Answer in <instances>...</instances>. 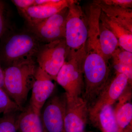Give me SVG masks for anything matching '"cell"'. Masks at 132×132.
Returning <instances> with one entry per match:
<instances>
[{
    "mask_svg": "<svg viewBox=\"0 0 132 132\" xmlns=\"http://www.w3.org/2000/svg\"><path fill=\"white\" fill-rule=\"evenodd\" d=\"M37 67L31 59L14 62L4 69V90L21 111L32 87Z\"/></svg>",
    "mask_w": 132,
    "mask_h": 132,
    "instance_id": "obj_1",
    "label": "cell"
},
{
    "mask_svg": "<svg viewBox=\"0 0 132 132\" xmlns=\"http://www.w3.org/2000/svg\"><path fill=\"white\" fill-rule=\"evenodd\" d=\"M84 89L82 96L89 108L94 104L109 81L108 61L100 52L86 51L82 64Z\"/></svg>",
    "mask_w": 132,
    "mask_h": 132,
    "instance_id": "obj_2",
    "label": "cell"
},
{
    "mask_svg": "<svg viewBox=\"0 0 132 132\" xmlns=\"http://www.w3.org/2000/svg\"><path fill=\"white\" fill-rule=\"evenodd\" d=\"M88 35L87 15L76 1H70L66 18L67 57L86 53Z\"/></svg>",
    "mask_w": 132,
    "mask_h": 132,
    "instance_id": "obj_3",
    "label": "cell"
},
{
    "mask_svg": "<svg viewBox=\"0 0 132 132\" xmlns=\"http://www.w3.org/2000/svg\"><path fill=\"white\" fill-rule=\"evenodd\" d=\"M42 43L30 30L15 33L3 41L0 48V61L7 66L35 57Z\"/></svg>",
    "mask_w": 132,
    "mask_h": 132,
    "instance_id": "obj_4",
    "label": "cell"
},
{
    "mask_svg": "<svg viewBox=\"0 0 132 132\" xmlns=\"http://www.w3.org/2000/svg\"><path fill=\"white\" fill-rule=\"evenodd\" d=\"M86 54L67 57L56 81L64 88L67 98L81 97L84 89L82 64Z\"/></svg>",
    "mask_w": 132,
    "mask_h": 132,
    "instance_id": "obj_5",
    "label": "cell"
},
{
    "mask_svg": "<svg viewBox=\"0 0 132 132\" xmlns=\"http://www.w3.org/2000/svg\"><path fill=\"white\" fill-rule=\"evenodd\" d=\"M67 54L65 41L61 39L42 45L35 57L38 67L55 81L65 61Z\"/></svg>",
    "mask_w": 132,
    "mask_h": 132,
    "instance_id": "obj_6",
    "label": "cell"
},
{
    "mask_svg": "<svg viewBox=\"0 0 132 132\" xmlns=\"http://www.w3.org/2000/svg\"><path fill=\"white\" fill-rule=\"evenodd\" d=\"M67 96L52 94L48 99L40 112V117L46 132H65L64 119Z\"/></svg>",
    "mask_w": 132,
    "mask_h": 132,
    "instance_id": "obj_7",
    "label": "cell"
},
{
    "mask_svg": "<svg viewBox=\"0 0 132 132\" xmlns=\"http://www.w3.org/2000/svg\"><path fill=\"white\" fill-rule=\"evenodd\" d=\"M68 12V7L39 23L29 26V30L42 43L65 39Z\"/></svg>",
    "mask_w": 132,
    "mask_h": 132,
    "instance_id": "obj_8",
    "label": "cell"
},
{
    "mask_svg": "<svg viewBox=\"0 0 132 132\" xmlns=\"http://www.w3.org/2000/svg\"><path fill=\"white\" fill-rule=\"evenodd\" d=\"M131 85L126 76L123 74L116 73L115 76L109 80L94 104L89 108L88 119L93 117L106 105H113Z\"/></svg>",
    "mask_w": 132,
    "mask_h": 132,
    "instance_id": "obj_9",
    "label": "cell"
},
{
    "mask_svg": "<svg viewBox=\"0 0 132 132\" xmlns=\"http://www.w3.org/2000/svg\"><path fill=\"white\" fill-rule=\"evenodd\" d=\"M88 113L89 106L81 96L73 99L67 97L64 119L65 132H85Z\"/></svg>",
    "mask_w": 132,
    "mask_h": 132,
    "instance_id": "obj_10",
    "label": "cell"
},
{
    "mask_svg": "<svg viewBox=\"0 0 132 132\" xmlns=\"http://www.w3.org/2000/svg\"><path fill=\"white\" fill-rule=\"evenodd\" d=\"M55 85L53 79L46 72L38 67L32 88L29 105L38 115L48 99L54 91Z\"/></svg>",
    "mask_w": 132,
    "mask_h": 132,
    "instance_id": "obj_11",
    "label": "cell"
},
{
    "mask_svg": "<svg viewBox=\"0 0 132 132\" xmlns=\"http://www.w3.org/2000/svg\"><path fill=\"white\" fill-rule=\"evenodd\" d=\"M70 1L51 0L46 5L32 6L21 11L26 19L29 26L39 23L49 18L66 7Z\"/></svg>",
    "mask_w": 132,
    "mask_h": 132,
    "instance_id": "obj_12",
    "label": "cell"
},
{
    "mask_svg": "<svg viewBox=\"0 0 132 132\" xmlns=\"http://www.w3.org/2000/svg\"><path fill=\"white\" fill-rule=\"evenodd\" d=\"M127 89L114 108L116 118L121 132H132V104L130 102L131 95Z\"/></svg>",
    "mask_w": 132,
    "mask_h": 132,
    "instance_id": "obj_13",
    "label": "cell"
},
{
    "mask_svg": "<svg viewBox=\"0 0 132 132\" xmlns=\"http://www.w3.org/2000/svg\"><path fill=\"white\" fill-rule=\"evenodd\" d=\"M89 120L102 132H121L116 121L113 105L104 106Z\"/></svg>",
    "mask_w": 132,
    "mask_h": 132,
    "instance_id": "obj_14",
    "label": "cell"
},
{
    "mask_svg": "<svg viewBox=\"0 0 132 132\" xmlns=\"http://www.w3.org/2000/svg\"><path fill=\"white\" fill-rule=\"evenodd\" d=\"M21 112L16 119L17 131L20 132H46L40 115L35 112L29 105Z\"/></svg>",
    "mask_w": 132,
    "mask_h": 132,
    "instance_id": "obj_15",
    "label": "cell"
},
{
    "mask_svg": "<svg viewBox=\"0 0 132 132\" xmlns=\"http://www.w3.org/2000/svg\"><path fill=\"white\" fill-rule=\"evenodd\" d=\"M100 8L94 2L90 6L87 16L88 35L86 49L94 50L100 53L99 45V24L101 13Z\"/></svg>",
    "mask_w": 132,
    "mask_h": 132,
    "instance_id": "obj_16",
    "label": "cell"
},
{
    "mask_svg": "<svg viewBox=\"0 0 132 132\" xmlns=\"http://www.w3.org/2000/svg\"><path fill=\"white\" fill-rule=\"evenodd\" d=\"M100 22L118 39L121 48L132 53V32L124 28L101 11Z\"/></svg>",
    "mask_w": 132,
    "mask_h": 132,
    "instance_id": "obj_17",
    "label": "cell"
},
{
    "mask_svg": "<svg viewBox=\"0 0 132 132\" xmlns=\"http://www.w3.org/2000/svg\"><path fill=\"white\" fill-rule=\"evenodd\" d=\"M98 5L102 12L124 28L132 32L131 9L109 6L102 3L100 1H94Z\"/></svg>",
    "mask_w": 132,
    "mask_h": 132,
    "instance_id": "obj_18",
    "label": "cell"
},
{
    "mask_svg": "<svg viewBox=\"0 0 132 132\" xmlns=\"http://www.w3.org/2000/svg\"><path fill=\"white\" fill-rule=\"evenodd\" d=\"M99 42L102 54L108 61L120 46L118 39L113 33L100 22L99 24Z\"/></svg>",
    "mask_w": 132,
    "mask_h": 132,
    "instance_id": "obj_19",
    "label": "cell"
},
{
    "mask_svg": "<svg viewBox=\"0 0 132 132\" xmlns=\"http://www.w3.org/2000/svg\"><path fill=\"white\" fill-rule=\"evenodd\" d=\"M20 109L6 92L0 88V113L3 114L20 112Z\"/></svg>",
    "mask_w": 132,
    "mask_h": 132,
    "instance_id": "obj_20",
    "label": "cell"
},
{
    "mask_svg": "<svg viewBox=\"0 0 132 132\" xmlns=\"http://www.w3.org/2000/svg\"><path fill=\"white\" fill-rule=\"evenodd\" d=\"M19 112L3 114L0 118V132H16V119Z\"/></svg>",
    "mask_w": 132,
    "mask_h": 132,
    "instance_id": "obj_21",
    "label": "cell"
},
{
    "mask_svg": "<svg viewBox=\"0 0 132 132\" xmlns=\"http://www.w3.org/2000/svg\"><path fill=\"white\" fill-rule=\"evenodd\" d=\"M113 61L132 66V53L119 48L112 56Z\"/></svg>",
    "mask_w": 132,
    "mask_h": 132,
    "instance_id": "obj_22",
    "label": "cell"
},
{
    "mask_svg": "<svg viewBox=\"0 0 132 132\" xmlns=\"http://www.w3.org/2000/svg\"><path fill=\"white\" fill-rule=\"evenodd\" d=\"M113 67L116 73L123 74L127 77L130 84L132 81V66L113 61Z\"/></svg>",
    "mask_w": 132,
    "mask_h": 132,
    "instance_id": "obj_23",
    "label": "cell"
},
{
    "mask_svg": "<svg viewBox=\"0 0 132 132\" xmlns=\"http://www.w3.org/2000/svg\"><path fill=\"white\" fill-rule=\"evenodd\" d=\"M105 5L125 9H132L131 0H102L100 1Z\"/></svg>",
    "mask_w": 132,
    "mask_h": 132,
    "instance_id": "obj_24",
    "label": "cell"
},
{
    "mask_svg": "<svg viewBox=\"0 0 132 132\" xmlns=\"http://www.w3.org/2000/svg\"><path fill=\"white\" fill-rule=\"evenodd\" d=\"M12 2L21 12L35 6V0H13Z\"/></svg>",
    "mask_w": 132,
    "mask_h": 132,
    "instance_id": "obj_25",
    "label": "cell"
},
{
    "mask_svg": "<svg viewBox=\"0 0 132 132\" xmlns=\"http://www.w3.org/2000/svg\"><path fill=\"white\" fill-rule=\"evenodd\" d=\"M4 13L3 5L0 1V38L3 36L6 32V23Z\"/></svg>",
    "mask_w": 132,
    "mask_h": 132,
    "instance_id": "obj_26",
    "label": "cell"
},
{
    "mask_svg": "<svg viewBox=\"0 0 132 132\" xmlns=\"http://www.w3.org/2000/svg\"><path fill=\"white\" fill-rule=\"evenodd\" d=\"M4 69H3L0 64V88L4 90Z\"/></svg>",
    "mask_w": 132,
    "mask_h": 132,
    "instance_id": "obj_27",
    "label": "cell"
},
{
    "mask_svg": "<svg viewBox=\"0 0 132 132\" xmlns=\"http://www.w3.org/2000/svg\"></svg>",
    "mask_w": 132,
    "mask_h": 132,
    "instance_id": "obj_28",
    "label": "cell"
}]
</instances>
